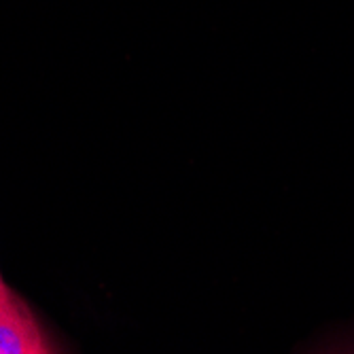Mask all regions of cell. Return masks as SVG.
Masks as SVG:
<instances>
[{"label": "cell", "mask_w": 354, "mask_h": 354, "mask_svg": "<svg viewBox=\"0 0 354 354\" xmlns=\"http://www.w3.org/2000/svg\"><path fill=\"white\" fill-rule=\"evenodd\" d=\"M62 346L5 280L0 282V354H53Z\"/></svg>", "instance_id": "cell-1"}, {"label": "cell", "mask_w": 354, "mask_h": 354, "mask_svg": "<svg viewBox=\"0 0 354 354\" xmlns=\"http://www.w3.org/2000/svg\"><path fill=\"white\" fill-rule=\"evenodd\" d=\"M0 282H3V276H0Z\"/></svg>", "instance_id": "cell-2"}]
</instances>
